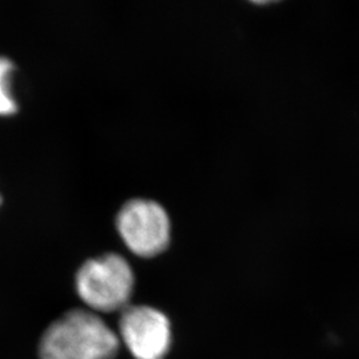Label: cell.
<instances>
[{
	"label": "cell",
	"instance_id": "obj_1",
	"mask_svg": "<svg viewBox=\"0 0 359 359\" xmlns=\"http://www.w3.org/2000/svg\"><path fill=\"white\" fill-rule=\"evenodd\" d=\"M123 346L103 316L84 306L62 311L39 334L38 359H117Z\"/></svg>",
	"mask_w": 359,
	"mask_h": 359
},
{
	"label": "cell",
	"instance_id": "obj_2",
	"mask_svg": "<svg viewBox=\"0 0 359 359\" xmlns=\"http://www.w3.org/2000/svg\"><path fill=\"white\" fill-rule=\"evenodd\" d=\"M136 277L124 257L116 253L87 259L75 274V293L84 308L100 316L118 314L132 304Z\"/></svg>",
	"mask_w": 359,
	"mask_h": 359
},
{
	"label": "cell",
	"instance_id": "obj_3",
	"mask_svg": "<svg viewBox=\"0 0 359 359\" xmlns=\"http://www.w3.org/2000/svg\"><path fill=\"white\" fill-rule=\"evenodd\" d=\"M116 333L130 359H167L173 348V323L151 304H130L118 313Z\"/></svg>",
	"mask_w": 359,
	"mask_h": 359
},
{
	"label": "cell",
	"instance_id": "obj_4",
	"mask_svg": "<svg viewBox=\"0 0 359 359\" xmlns=\"http://www.w3.org/2000/svg\"><path fill=\"white\" fill-rule=\"evenodd\" d=\"M116 225L123 241L136 256H158L169 244L170 221L165 209L156 201L130 200L118 212Z\"/></svg>",
	"mask_w": 359,
	"mask_h": 359
},
{
	"label": "cell",
	"instance_id": "obj_5",
	"mask_svg": "<svg viewBox=\"0 0 359 359\" xmlns=\"http://www.w3.org/2000/svg\"><path fill=\"white\" fill-rule=\"evenodd\" d=\"M13 71V62L6 56H0V115H13L18 111V103L11 92Z\"/></svg>",
	"mask_w": 359,
	"mask_h": 359
},
{
	"label": "cell",
	"instance_id": "obj_6",
	"mask_svg": "<svg viewBox=\"0 0 359 359\" xmlns=\"http://www.w3.org/2000/svg\"><path fill=\"white\" fill-rule=\"evenodd\" d=\"M0 204H1V196H0Z\"/></svg>",
	"mask_w": 359,
	"mask_h": 359
}]
</instances>
